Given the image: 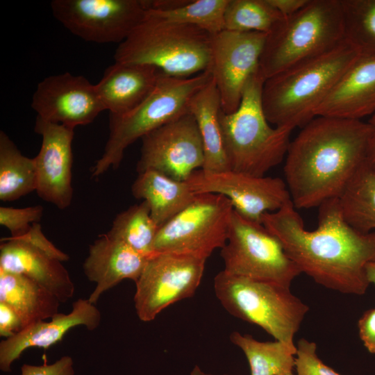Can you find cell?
I'll use <instances>...</instances> for the list:
<instances>
[{
    "mask_svg": "<svg viewBox=\"0 0 375 375\" xmlns=\"http://www.w3.org/2000/svg\"><path fill=\"white\" fill-rule=\"evenodd\" d=\"M292 201L267 212L262 225L276 236L301 273L343 294H364L369 283L366 266L375 261V231L361 233L345 221L338 198L319 206L318 226L306 229Z\"/></svg>",
    "mask_w": 375,
    "mask_h": 375,
    "instance_id": "6da1fadb",
    "label": "cell"
},
{
    "mask_svg": "<svg viewBox=\"0 0 375 375\" xmlns=\"http://www.w3.org/2000/svg\"><path fill=\"white\" fill-rule=\"evenodd\" d=\"M368 122L317 116L290 141L283 167L296 208L319 207L339 198L366 162Z\"/></svg>",
    "mask_w": 375,
    "mask_h": 375,
    "instance_id": "7a4b0ae2",
    "label": "cell"
},
{
    "mask_svg": "<svg viewBox=\"0 0 375 375\" xmlns=\"http://www.w3.org/2000/svg\"><path fill=\"white\" fill-rule=\"evenodd\" d=\"M359 53L345 40L267 78L262 103L267 121L278 127H303Z\"/></svg>",
    "mask_w": 375,
    "mask_h": 375,
    "instance_id": "3957f363",
    "label": "cell"
},
{
    "mask_svg": "<svg viewBox=\"0 0 375 375\" xmlns=\"http://www.w3.org/2000/svg\"><path fill=\"white\" fill-rule=\"evenodd\" d=\"M212 37L147 9L143 20L118 45L115 62L149 65L172 77H191L210 70Z\"/></svg>",
    "mask_w": 375,
    "mask_h": 375,
    "instance_id": "277c9868",
    "label": "cell"
},
{
    "mask_svg": "<svg viewBox=\"0 0 375 375\" xmlns=\"http://www.w3.org/2000/svg\"><path fill=\"white\" fill-rule=\"evenodd\" d=\"M266 78L259 68L247 81L238 108L221 110L219 122L230 170L265 176L285 158L293 129L271 126L262 108Z\"/></svg>",
    "mask_w": 375,
    "mask_h": 375,
    "instance_id": "5b68a950",
    "label": "cell"
},
{
    "mask_svg": "<svg viewBox=\"0 0 375 375\" xmlns=\"http://www.w3.org/2000/svg\"><path fill=\"white\" fill-rule=\"evenodd\" d=\"M344 41L341 0H308L267 34L260 68L267 79Z\"/></svg>",
    "mask_w": 375,
    "mask_h": 375,
    "instance_id": "8992f818",
    "label": "cell"
},
{
    "mask_svg": "<svg viewBox=\"0 0 375 375\" xmlns=\"http://www.w3.org/2000/svg\"><path fill=\"white\" fill-rule=\"evenodd\" d=\"M212 78L210 70L188 78L161 73L149 95L131 112L109 115V135L101 158L92 167V178L110 167L117 169L127 147L147 133L190 112L192 97Z\"/></svg>",
    "mask_w": 375,
    "mask_h": 375,
    "instance_id": "52a82bcc",
    "label": "cell"
},
{
    "mask_svg": "<svg viewBox=\"0 0 375 375\" xmlns=\"http://www.w3.org/2000/svg\"><path fill=\"white\" fill-rule=\"evenodd\" d=\"M214 291L229 314L260 326L275 340L297 349L294 338L309 307L289 288L222 270L214 278Z\"/></svg>",
    "mask_w": 375,
    "mask_h": 375,
    "instance_id": "ba28073f",
    "label": "cell"
},
{
    "mask_svg": "<svg viewBox=\"0 0 375 375\" xmlns=\"http://www.w3.org/2000/svg\"><path fill=\"white\" fill-rule=\"evenodd\" d=\"M226 272L290 287L301 273L279 240L262 223L233 211L226 244L220 252Z\"/></svg>",
    "mask_w": 375,
    "mask_h": 375,
    "instance_id": "9c48e42d",
    "label": "cell"
},
{
    "mask_svg": "<svg viewBox=\"0 0 375 375\" xmlns=\"http://www.w3.org/2000/svg\"><path fill=\"white\" fill-rule=\"evenodd\" d=\"M231 201L214 193L197 194L182 211L159 228L153 253H172L206 259L226 244Z\"/></svg>",
    "mask_w": 375,
    "mask_h": 375,
    "instance_id": "30bf717a",
    "label": "cell"
},
{
    "mask_svg": "<svg viewBox=\"0 0 375 375\" xmlns=\"http://www.w3.org/2000/svg\"><path fill=\"white\" fill-rule=\"evenodd\" d=\"M206 259L185 254L153 253L135 283L134 304L138 318L153 320L168 306L194 295Z\"/></svg>",
    "mask_w": 375,
    "mask_h": 375,
    "instance_id": "8fae6325",
    "label": "cell"
},
{
    "mask_svg": "<svg viewBox=\"0 0 375 375\" xmlns=\"http://www.w3.org/2000/svg\"><path fill=\"white\" fill-rule=\"evenodd\" d=\"M51 9L60 24L81 39L119 44L147 12L144 0H53Z\"/></svg>",
    "mask_w": 375,
    "mask_h": 375,
    "instance_id": "7c38bea8",
    "label": "cell"
},
{
    "mask_svg": "<svg viewBox=\"0 0 375 375\" xmlns=\"http://www.w3.org/2000/svg\"><path fill=\"white\" fill-rule=\"evenodd\" d=\"M141 140L140 156L136 165L138 174L153 170L185 181L203 165L202 140L190 112L153 130Z\"/></svg>",
    "mask_w": 375,
    "mask_h": 375,
    "instance_id": "4fadbf2b",
    "label": "cell"
},
{
    "mask_svg": "<svg viewBox=\"0 0 375 375\" xmlns=\"http://www.w3.org/2000/svg\"><path fill=\"white\" fill-rule=\"evenodd\" d=\"M195 194L214 193L227 197L244 218L261 223L264 214L281 209L291 201L286 183L278 177L254 176L226 170L194 171L185 181Z\"/></svg>",
    "mask_w": 375,
    "mask_h": 375,
    "instance_id": "5bb4252c",
    "label": "cell"
},
{
    "mask_svg": "<svg viewBox=\"0 0 375 375\" xmlns=\"http://www.w3.org/2000/svg\"><path fill=\"white\" fill-rule=\"evenodd\" d=\"M267 34L224 29L213 35L210 71L225 114L238 108L247 81L260 68Z\"/></svg>",
    "mask_w": 375,
    "mask_h": 375,
    "instance_id": "9a60e30c",
    "label": "cell"
},
{
    "mask_svg": "<svg viewBox=\"0 0 375 375\" xmlns=\"http://www.w3.org/2000/svg\"><path fill=\"white\" fill-rule=\"evenodd\" d=\"M31 107L40 118L73 128L90 124L105 110L96 85L69 72L51 75L40 81Z\"/></svg>",
    "mask_w": 375,
    "mask_h": 375,
    "instance_id": "2e32d148",
    "label": "cell"
},
{
    "mask_svg": "<svg viewBox=\"0 0 375 375\" xmlns=\"http://www.w3.org/2000/svg\"><path fill=\"white\" fill-rule=\"evenodd\" d=\"M35 131L42 144L33 158L37 172L38 195L64 210L73 197L72 185V140L74 128L47 122L37 116Z\"/></svg>",
    "mask_w": 375,
    "mask_h": 375,
    "instance_id": "e0dca14e",
    "label": "cell"
},
{
    "mask_svg": "<svg viewBox=\"0 0 375 375\" xmlns=\"http://www.w3.org/2000/svg\"><path fill=\"white\" fill-rule=\"evenodd\" d=\"M101 319L99 309L89 299H78L68 314L58 313L48 322L30 325L0 343V369L11 371L12 364L30 347L47 349L60 341L72 328L84 326L90 331L98 328Z\"/></svg>",
    "mask_w": 375,
    "mask_h": 375,
    "instance_id": "ac0fdd59",
    "label": "cell"
},
{
    "mask_svg": "<svg viewBox=\"0 0 375 375\" xmlns=\"http://www.w3.org/2000/svg\"><path fill=\"white\" fill-rule=\"evenodd\" d=\"M375 113V52L360 53L315 111L324 116L359 119Z\"/></svg>",
    "mask_w": 375,
    "mask_h": 375,
    "instance_id": "d6986e66",
    "label": "cell"
},
{
    "mask_svg": "<svg viewBox=\"0 0 375 375\" xmlns=\"http://www.w3.org/2000/svg\"><path fill=\"white\" fill-rule=\"evenodd\" d=\"M147 258L107 233L99 235L90 245L88 256L83 265L86 277L96 284L89 301L94 304L103 292L124 279L135 282Z\"/></svg>",
    "mask_w": 375,
    "mask_h": 375,
    "instance_id": "ffe728a7",
    "label": "cell"
},
{
    "mask_svg": "<svg viewBox=\"0 0 375 375\" xmlns=\"http://www.w3.org/2000/svg\"><path fill=\"white\" fill-rule=\"evenodd\" d=\"M0 269L29 278L61 303L74 296V283L62 262L28 243L10 237L1 238Z\"/></svg>",
    "mask_w": 375,
    "mask_h": 375,
    "instance_id": "44dd1931",
    "label": "cell"
},
{
    "mask_svg": "<svg viewBox=\"0 0 375 375\" xmlns=\"http://www.w3.org/2000/svg\"><path fill=\"white\" fill-rule=\"evenodd\" d=\"M162 72L144 64L115 62L96 84L105 110L110 115H126L153 91Z\"/></svg>",
    "mask_w": 375,
    "mask_h": 375,
    "instance_id": "7402d4cb",
    "label": "cell"
},
{
    "mask_svg": "<svg viewBox=\"0 0 375 375\" xmlns=\"http://www.w3.org/2000/svg\"><path fill=\"white\" fill-rule=\"evenodd\" d=\"M131 193L148 203L151 216L159 228L185 209L197 195L186 181L153 170L138 174L131 186Z\"/></svg>",
    "mask_w": 375,
    "mask_h": 375,
    "instance_id": "603a6c76",
    "label": "cell"
},
{
    "mask_svg": "<svg viewBox=\"0 0 375 375\" xmlns=\"http://www.w3.org/2000/svg\"><path fill=\"white\" fill-rule=\"evenodd\" d=\"M0 302L15 311L24 328L59 313L61 303L54 294L29 278L1 269Z\"/></svg>",
    "mask_w": 375,
    "mask_h": 375,
    "instance_id": "cb8c5ba5",
    "label": "cell"
},
{
    "mask_svg": "<svg viewBox=\"0 0 375 375\" xmlns=\"http://www.w3.org/2000/svg\"><path fill=\"white\" fill-rule=\"evenodd\" d=\"M221 101L216 85L211 81L192 97L190 112L194 116L202 140L205 172L230 170L226 157L219 115Z\"/></svg>",
    "mask_w": 375,
    "mask_h": 375,
    "instance_id": "d4e9b609",
    "label": "cell"
},
{
    "mask_svg": "<svg viewBox=\"0 0 375 375\" xmlns=\"http://www.w3.org/2000/svg\"><path fill=\"white\" fill-rule=\"evenodd\" d=\"M345 221L357 231H375V172L365 162L338 198Z\"/></svg>",
    "mask_w": 375,
    "mask_h": 375,
    "instance_id": "484cf974",
    "label": "cell"
},
{
    "mask_svg": "<svg viewBox=\"0 0 375 375\" xmlns=\"http://www.w3.org/2000/svg\"><path fill=\"white\" fill-rule=\"evenodd\" d=\"M37 188L33 158L24 156L5 132H0V199L17 200Z\"/></svg>",
    "mask_w": 375,
    "mask_h": 375,
    "instance_id": "4316f807",
    "label": "cell"
},
{
    "mask_svg": "<svg viewBox=\"0 0 375 375\" xmlns=\"http://www.w3.org/2000/svg\"><path fill=\"white\" fill-rule=\"evenodd\" d=\"M230 340L244 353L251 375H293L297 349L278 340L260 342L238 331L231 333Z\"/></svg>",
    "mask_w": 375,
    "mask_h": 375,
    "instance_id": "83f0119b",
    "label": "cell"
},
{
    "mask_svg": "<svg viewBox=\"0 0 375 375\" xmlns=\"http://www.w3.org/2000/svg\"><path fill=\"white\" fill-rule=\"evenodd\" d=\"M158 229L151 216L148 203L142 201L118 214L107 233L149 257L153 253V243Z\"/></svg>",
    "mask_w": 375,
    "mask_h": 375,
    "instance_id": "f1b7e54d",
    "label": "cell"
},
{
    "mask_svg": "<svg viewBox=\"0 0 375 375\" xmlns=\"http://www.w3.org/2000/svg\"><path fill=\"white\" fill-rule=\"evenodd\" d=\"M283 17L269 0H228L224 29L268 33Z\"/></svg>",
    "mask_w": 375,
    "mask_h": 375,
    "instance_id": "f546056e",
    "label": "cell"
},
{
    "mask_svg": "<svg viewBox=\"0 0 375 375\" xmlns=\"http://www.w3.org/2000/svg\"><path fill=\"white\" fill-rule=\"evenodd\" d=\"M228 0H192L171 10L147 9L167 20L197 26L212 35L224 30Z\"/></svg>",
    "mask_w": 375,
    "mask_h": 375,
    "instance_id": "4dcf8cb0",
    "label": "cell"
},
{
    "mask_svg": "<svg viewBox=\"0 0 375 375\" xmlns=\"http://www.w3.org/2000/svg\"><path fill=\"white\" fill-rule=\"evenodd\" d=\"M345 40L360 53L375 52V0H341Z\"/></svg>",
    "mask_w": 375,
    "mask_h": 375,
    "instance_id": "1f68e13d",
    "label": "cell"
},
{
    "mask_svg": "<svg viewBox=\"0 0 375 375\" xmlns=\"http://www.w3.org/2000/svg\"><path fill=\"white\" fill-rule=\"evenodd\" d=\"M42 206L17 208L0 207V224L7 228L10 237H18L24 234L34 223H38L42 215Z\"/></svg>",
    "mask_w": 375,
    "mask_h": 375,
    "instance_id": "d6a6232c",
    "label": "cell"
},
{
    "mask_svg": "<svg viewBox=\"0 0 375 375\" xmlns=\"http://www.w3.org/2000/svg\"><path fill=\"white\" fill-rule=\"evenodd\" d=\"M296 346L294 369L297 375H340L319 358L314 342L301 338Z\"/></svg>",
    "mask_w": 375,
    "mask_h": 375,
    "instance_id": "836d02e7",
    "label": "cell"
},
{
    "mask_svg": "<svg viewBox=\"0 0 375 375\" xmlns=\"http://www.w3.org/2000/svg\"><path fill=\"white\" fill-rule=\"evenodd\" d=\"M11 239L28 243L61 261H67L69 257L67 254L58 249L49 241L42 232L39 223H34L24 234L18 237H10Z\"/></svg>",
    "mask_w": 375,
    "mask_h": 375,
    "instance_id": "e575fe53",
    "label": "cell"
},
{
    "mask_svg": "<svg viewBox=\"0 0 375 375\" xmlns=\"http://www.w3.org/2000/svg\"><path fill=\"white\" fill-rule=\"evenodd\" d=\"M74 362L69 356H62L52 364L44 361L40 365L24 364L21 375H74Z\"/></svg>",
    "mask_w": 375,
    "mask_h": 375,
    "instance_id": "d590c367",
    "label": "cell"
},
{
    "mask_svg": "<svg viewBox=\"0 0 375 375\" xmlns=\"http://www.w3.org/2000/svg\"><path fill=\"white\" fill-rule=\"evenodd\" d=\"M24 328L23 324L15 311L3 302H0V335L9 338Z\"/></svg>",
    "mask_w": 375,
    "mask_h": 375,
    "instance_id": "8d00e7d4",
    "label": "cell"
},
{
    "mask_svg": "<svg viewBox=\"0 0 375 375\" xmlns=\"http://www.w3.org/2000/svg\"><path fill=\"white\" fill-rule=\"evenodd\" d=\"M358 326L363 345L369 353H375V307L362 315Z\"/></svg>",
    "mask_w": 375,
    "mask_h": 375,
    "instance_id": "74e56055",
    "label": "cell"
},
{
    "mask_svg": "<svg viewBox=\"0 0 375 375\" xmlns=\"http://www.w3.org/2000/svg\"><path fill=\"white\" fill-rule=\"evenodd\" d=\"M270 3L284 17L299 10L308 0H269Z\"/></svg>",
    "mask_w": 375,
    "mask_h": 375,
    "instance_id": "f35d334b",
    "label": "cell"
},
{
    "mask_svg": "<svg viewBox=\"0 0 375 375\" xmlns=\"http://www.w3.org/2000/svg\"><path fill=\"white\" fill-rule=\"evenodd\" d=\"M368 124L371 128V133L369 140L366 163L375 172V113H374Z\"/></svg>",
    "mask_w": 375,
    "mask_h": 375,
    "instance_id": "ab89813d",
    "label": "cell"
},
{
    "mask_svg": "<svg viewBox=\"0 0 375 375\" xmlns=\"http://www.w3.org/2000/svg\"><path fill=\"white\" fill-rule=\"evenodd\" d=\"M366 275L369 283L375 285V261L369 262L366 266Z\"/></svg>",
    "mask_w": 375,
    "mask_h": 375,
    "instance_id": "60d3db41",
    "label": "cell"
},
{
    "mask_svg": "<svg viewBox=\"0 0 375 375\" xmlns=\"http://www.w3.org/2000/svg\"><path fill=\"white\" fill-rule=\"evenodd\" d=\"M190 375H212V374L203 371L199 366L196 365L194 367V368L191 371Z\"/></svg>",
    "mask_w": 375,
    "mask_h": 375,
    "instance_id": "b9f144b4",
    "label": "cell"
},
{
    "mask_svg": "<svg viewBox=\"0 0 375 375\" xmlns=\"http://www.w3.org/2000/svg\"><path fill=\"white\" fill-rule=\"evenodd\" d=\"M224 375H231V374H224Z\"/></svg>",
    "mask_w": 375,
    "mask_h": 375,
    "instance_id": "7bdbcfd3",
    "label": "cell"
}]
</instances>
